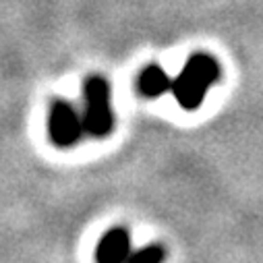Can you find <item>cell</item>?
I'll use <instances>...</instances> for the list:
<instances>
[{
  "instance_id": "1",
  "label": "cell",
  "mask_w": 263,
  "mask_h": 263,
  "mask_svg": "<svg viewBox=\"0 0 263 263\" xmlns=\"http://www.w3.org/2000/svg\"><path fill=\"white\" fill-rule=\"evenodd\" d=\"M220 79V64L210 54H193L180 75L172 81L170 91L184 110H197L205 100L208 89Z\"/></svg>"
},
{
  "instance_id": "2",
  "label": "cell",
  "mask_w": 263,
  "mask_h": 263,
  "mask_svg": "<svg viewBox=\"0 0 263 263\" xmlns=\"http://www.w3.org/2000/svg\"><path fill=\"white\" fill-rule=\"evenodd\" d=\"M85 112L83 126L91 137H106L114 128V112L110 106V85L104 77H89L85 81Z\"/></svg>"
},
{
  "instance_id": "3",
  "label": "cell",
  "mask_w": 263,
  "mask_h": 263,
  "mask_svg": "<svg viewBox=\"0 0 263 263\" xmlns=\"http://www.w3.org/2000/svg\"><path fill=\"white\" fill-rule=\"evenodd\" d=\"M48 133H50V139L54 145L71 147L85 133L83 116L75 110L73 104L64 102V100H56L48 114Z\"/></svg>"
},
{
  "instance_id": "4",
  "label": "cell",
  "mask_w": 263,
  "mask_h": 263,
  "mask_svg": "<svg viewBox=\"0 0 263 263\" xmlns=\"http://www.w3.org/2000/svg\"><path fill=\"white\" fill-rule=\"evenodd\" d=\"M130 255V234L126 228L108 230L96 247V263H124Z\"/></svg>"
},
{
  "instance_id": "5",
  "label": "cell",
  "mask_w": 263,
  "mask_h": 263,
  "mask_svg": "<svg viewBox=\"0 0 263 263\" xmlns=\"http://www.w3.org/2000/svg\"><path fill=\"white\" fill-rule=\"evenodd\" d=\"M137 87H139V93L145 96V98H160L166 91H170L172 81H170V77L166 75V71L162 67H158V64H149V67H145L141 71Z\"/></svg>"
},
{
  "instance_id": "6",
  "label": "cell",
  "mask_w": 263,
  "mask_h": 263,
  "mask_svg": "<svg viewBox=\"0 0 263 263\" xmlns=\"http://www.w3.org/2000/svg\"><path fill=\"white\" fill-rule=\"evenodd\" d=\"M164 259H166V249L160 245H149L139 251H130L124 263H164Z\"/></svg>"
}]
</instances>
